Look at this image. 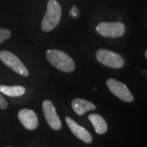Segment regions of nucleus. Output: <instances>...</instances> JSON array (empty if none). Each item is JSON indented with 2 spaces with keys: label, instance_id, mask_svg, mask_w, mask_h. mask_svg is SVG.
I'll return each instance as SVG.
<instances>
[{
  "label": "nucleus",
  "instance_id": "obj_15",
  "mask_svg": "<svg viewBox=\"0 0 147 147\" xmlns=\"http://www.w3.org/2000/svg\"><path fill=\"white\" fill-rule=\"evenodd\" d=\"M7 107V101L4 99V97L0 94V109H6Z\"/></svg>",
  "mask_w": 147,
  "mask_h": 147
},
{
  "label": "nucleus",
  "instance_id": "obj_8",
  "mask_svg": "<svg viewBox=\"0 0 147 147\" xmlns=\"http://www.w3.org/2000/svg\"><path fill=\"white\" fill-rule=\"evenodd\" d=\"M18 119L28 130H34L38 125L36 113L30 109H22L18 112Z\"/></svg>",
  "mask_w": 147,
  "mask_h": 147
},
{
  "label": "nucleus",
  "instance_id": "obj_1",
  "mask_svg": "<svg viewBox=\"0 0 147 147\" xmlns=\"http://www.w3.org/2000/svg\"><path fill=\"white\" fill-rule=\"evenodd\" d=\"M47 61L53 66L62 72L70 73L75 69V64L73 59L68 54L57 49H49L46 53Z\"/></svg>",
  "mask_w": 147,
  "mask_h": 147
},
{
  "label": "nucleus",
  "instance_id": "obj_10",
  "mask_svg": "<svg viewBox=\"0 0 147 147\" xmlns=\"http://www.w3.org/2000/svg\"><path fill=\"white\" fill-rule=\"evenodd\" d=\"M71 106L74 112L79 115H83L86 112L90 110H96V105L93 103L81 98L74 99L71 102Z\"/></svg>",
  "mask_w": 147,
  "mask_h": 147
},
{
  "label": "nucleus",
  "instance_id": "obj_6",
  "mask_svg": "<svg viewBox=\"0 0 147 147\" xmlns=\"http://www.w3.org/2000/svg\"><path fill=\"white\" fill-rule=\"evenodd\" d=\"M106 85L110 92L120 100L125 102H132L134 100V97L130 90L127 88L125 84L120 81L114 79H109L106 80Z\"/></svg>",
  "mask_w": 147,
  "mask_h": 147
},
{
  "label": "nucleus",
  "instance_id": "obj_12",
  "mask_svg": "<svg viewBox=\"0 0 147 147\" xmlns=\"http://www.w3.org/2000/svg\"><path fill=\"white\" fill-rule=\"evenodd\" d=\"M0 92L11 97L21 96L26 93V88L22 86H5L0 85Z\"/></svg>",
  "mask_w": 147,
  "mask_h": 147
},
{
  "label": "nucleus",
  "instance_id": "obj_3",
  "mask_svg": "<svg viewBox=\"0 0 147 147\" xmlns=\"http://www.w3.org/2000/svg\"><path fill=\"white\" fill-rule=\"evenodd\" d=\"M96 58L100 63L110 68L119 69L124 65V60L119 54L106 49L98 50L96 54Z\"/></svg>",
  "mask_w": 147,
  "mask_h": 147
},
{
  "label": "nucleus",
  "instance_id": "obj_16",
  "mask_svg": "<svg viewBox=\"0 0 147 147\" xmlns=\"http://www.w3.org/2000/svg\"><path fill=\"white\" fill-rule=\"evenodd\" d=\"M145 57L147 58V52L146 51V53H145Z\"/></svg>",
  "mask_w": 147,
  "mask_h": 147
},
{
  "label": "nucleus",
  "instance_id": "obj_9",
  "mask_svg": "<svg viewBox=\"0 0 147 147\" xmlns=\"http://www.w3.org/2000/svg\"><path fill=\"white\" fill-rule=\"evenodd\" d=\"M65 122L69 127L70 131L73 132L75 137H78L79 139H80L81 141H83L85 143H88V144L92 143V134L87 129H85L84 127L79 125L75 121L73 120L69 117L65 118Z\"/></svg>",
  "mask_w": 147,
  "mask_h": 147
},
{
  "label": "nucleus",
  "instance_id": "obj_7",
  "mask_svg": "<svg viewBox=\"0 0 147 147\" xmlns=\"http://www.w3.org/2000/svg\"><path fill=\"white\" fill-rule=\"evenodd\" d=\"M42 111L48 125L54 130H60L61 128V122L51 100H45L42 102Z\"/></svg>",
  "mask_w": 147,
  "mask_h": 147
},
{
  "label": "nucleus",
  "instance_id": "obj_2",
  "mask_svg": "<svg viewBox=\"0 0 147 147\" xmlns=\"http://www.w3.org/2000/svg\"><path fill=\"white\" fill-rule=\"evenodd\" d=\"M61 16V7L57 0H49L47 5V11L42 18L41 28L43 31L49 32L56 28Z\"/></svg>",
  "mask_w": 147,
  "mask_h": 147
},
{
  "label": "nucleus",
  "instance_id": "obj_11",
  "mask_svg": "<svg viewBox=\"0 0 147 147\" xmlns=\"http://www.w3.org/2000/svg\"><path fill=\"white\" fill-rule=\"evenodd\" d=\"M88 119L91 121L94 129L97 134H105L108 130V125L102 116L98 114H91L88 116Z\"/></svg>",
  "mask_w": 147,
  "mask_h": 147
},
{
  "label": "nucleus",
  "instance_id": "obj_5",
  "mask_svg": "<svg viewBox=\"0 0 147 147\" xmlns=\"http://www.w3.org/2000/svg\"><path fill=\"white\" fill-rule=\"evenodd\" d=\"M0 60L7 65L9 68L14 70L16 74H19L24 77H28L29 71L26 65L22 63L21 60L16 57L15 54L7 52V51H1L0 52Z\"/></svg>",
  "mask_w": 147,
  "mask_h": 147
},
{
  "label": "nucleus",
  "instance_id": "obj_4",
  "mask_svg": "<svg viewBox=\"0 0 147 147\" xmlns=\"http://www.w3.org/2000/svg\"><path fill=\"white\" fill-rule=\"evenodd\" d=\"M101 36L116 38L122 37L125 33V26L121 22H100L96 28Z\"/></svg>",
  "mask_w": 147,
  "mask_h": 147
},
{
  "label": "nucleus",
  "instance_id": "obj_14",
  "mask_svg": "<svg viewBox=\"0 0 147 147\" xmlns=\"http://www.w3.org/2000/svg\"><path fill=\"white\" fill-rule=\"evenodd\" d=\"M79 10H78V8H77L75 6H74L73 7L70 9V11H69V16H72V17H74V18L78 17V16H79Z\"/></svg>",
  "mask_w": 147,
  "mask_h": 147
},
{
  "label": "nucleus",
  "instance_id": "obj_13",
  "mask_svg": "<svg viewBox=\"0 0 147 147\" xmlns=\"http://www.w3.org/2000/svg\"><path fill=\"white\" fill-rule=\"evenodd\" d=\"M11 37V32L7 29H1L0 28V44L5 42Z\"/></svg>",
  "mask_w": 147,
  "mask_h": 147
},
{
  "label": "nucleus",
  "instance_id": "obj_17",
  "mask_svg": "<svg viewBox=\"0 0 147 147\" xmlns=\"http://www.w3.org/2000/svg\"><path fill=\"white\" fill-rule=\"evenodd\" d=\"M7 147H13V146H7Z\"/></svg>",
  "mask_w": 147,
  "mask_h": 147
}]
</instances>
